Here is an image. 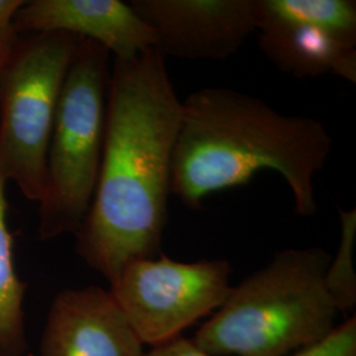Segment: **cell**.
<instances>
[{
    "label": "cell",
    "instance_id": "cell-11",
    "mask_svg": "<svg viewBox=\"0 0 356 356\" xmlns=\"http://www.w3.org/2000/svg\"><path fill=\"white\" fill-rule=\"evenodd\" d=\"M256 31L276 24L325 29L356 47L354 0H254Z\"/></svg>",
    "mask_w": 356,
    "mask_h": 356
},
{
    "label": "cell",
    "instance_id": "cell-14",
    "mask_svg": "<svg viewBox=\"0 0 356 356\" xmlns=\"http://www.w3.org/2000/svg\"><path fill=\"white\" fill-rule=\"evenodd\" d=\"M289 356H356V318H347L322 342Z\"/></svg>",
    "mask_w": 356,
    "mask_h": 356
},
{
    "label": "cell",
    "instance_id": "cell-12",
    "mask_svg": "<svg viewBox=\"0 0 356 356\" xmlns=\"http://www.w3.org/2000/svg\"><path fill=\"white\" fill-rule=\"evenodd\" d=\"M7 179L0 173V356H26L24 293L13 261V239L7 227Z\"/></svg>",
    "mask_w": 356,
    "mask_h": 356
},
{
    "label": "cell",
    "instance_id": "cell-15",
    "mask_svg": "<svg viewBox=\"0 0 356 356\" xmlns=\"http://www.w3.org/2000/svg\"><path fill=\"white\" fill-rule=\"evenodd\" d=\"M24 0H0V69L7 63L16 42L17 33L13 29V16Z\"/></svg>",
    "mask_w": 356,
    "mask_h": 356
},
{
    "label": "cell",
    "instance_id": "cell-2",
    "mask_svg": "<svg viewBox=\"0 0 356 356\" xmlns=\"http://www.w3.org/2000/svg\"><path fill=\"white\" fill-rule=\"evenodd\" d=\"M331 148L330 132L317 119L281 114L238 90L204 88L182 101L170 194L200 210L210 194L245 185L270 169L291 188L296 213L314 216V177Z\"/></svg>",
    "mask_w": 356,
    "mask_h": 356
},
{
    "label": "cell",
    "instance_id": "cell-7",
    "mask_svg": "<svg viewBox=\"0 0 356 356\" xmlns=\"http://www.w3.org/2000/svg\"><path fill=\"white\" fill-rule=\"evenodd\" d=\"M156 49L181 60H226L256 31L254 0H132Z\"/></svg>",
    "mask_w": 356,
    "mask_h": 356
},
{
    "label": "cell",
    "instance_id": "cell-6",
    "mask_svg": "<svg viewBox=\"0 0 356 356\" xmlns=\"http://www.w3.org/2000/svg\"><path fill=\"white\" fill-rule=\"evenodd\" d=\"M227 260L181 263L164 254L123 269L110 292L143 344L164 343L226 302L232 286Z\"/></svg>",
    "mask_w": 356,
    "mask_h": 356
},
{
    "label": "cell",
    "instance_id": "cell-1",
    "mask_svg": "<svg viewBox=\"0 0 356 356\" xmlns=\"http://www.w3.org/2000/svg\"><path fill=\"white\" fill-rule=\"evenodd\" d=\"M182 101L151 48L116 60L106 98L102 161L76 254L110 286L128 264L163 254L170 173Z\"/></svg>",
    "mask_w": 356,
    "mask_h": 356
},
{
    "label": "cell",
    "instance_id": "cell-10",
    "mask_svg": "<svg viewBox=\"0 0 356 356\" xmlns=\"http://www.w3.org/2000/svg\"><path fill=\"white\" fill-rule=\"evenodd\" d=\"M259 45L270 63L296 78L341 76L356 82V47L325 29L276 24L259 29Z\"/></svg>",
    "mask_w": 356,
    "mask_h": 356
},
{
    "label": "cell",
    "instance_id": "cell-13",
    "mask_svg": "<svg viewBox=\"0 0 356 356\" xmlns=\"http://www.w3.org/2000/svg\"><path fill=\"white\" fill-rule=\"evenodd\" d=\"M342 220V241L338 254L331 259L325 273V285L338 312L350 313L356 305V277L353 267L355 242V210L339 211Z\"/></svg>",
    "mask_w": 356,
    "mask_h": 356
},
{
    "label": "cell",
    "instance_id": "cell-16",
    "mask_svg": "<svg viewBox=\"0 0 356 356\" xmlns=\"http://www.w3.org/2000/svg\"><path fill=\"white\" fill-rule=\"evenodd\" d=\"M143 356H209L201 351L191 339L182 338L181 335L164 343L153 346L152 350Z\"/></svg>",
    "mask_w": 356,
    "mask_h": 356
},
{
    "label": "cell",
    "instance_id": "cell-9",
    "mask_svg": "<svg viewBox=\"0 0 356 356\" xmlns=\"http://www.w3.org/2000/svg\"><path fill=\"white\" fill-rule=\"evenodd\" d=\"M17 35L65 32L88 38L113 53L116 60H131L156 47L152 29L129 3L120 0H31L13 20Z\"/></svg>",
    "mask_w": 356,
    "mask_h": 356
},
{
    "label": "cell",
    "instance_id": "cell-4",
    "mask_svg": "<svg viewBox=\"0 0 356 356\" xmlns=\"http://www.w3.org/2000/svg\"><path fill=\"white\" fill-rule=\"evenodd\" d=\"M110 51L76 41L51 129L47 185L38 209L42 241L76 234L89 213L102 161Z\"/></svg>",
    "mask_w": 356,
    "mask_h": 356
},
{
    "label": "cell",
    "instance_id": "cell-3",
    "mask_svg": "<svg viewBox=\"0 0 356 356\" xmlns=\"http://www.w3.org/2000/svg\"><path fill=\"white\" fill-rule=\"evenodd\" d=\"M330 260L321 247L279 251L232 286L193 343L209 356H289L322 342L339 313L325 285Z\"/></svg>",
    "mask_w": 356,
    "mask_h": 356
},
{
    "label": "cell",
    "instance_id": "cell-8",
    "mask_svg": "<svg viewBox=\"0 0 356 356\" xmlns=\"http://www.w3.org/2000/svg\"><path fill=\"white\" fill-rule=\"evenodd\" d=\"M114 296L101 286L65 289L51 302L41 356H143Z\"/></svg>",
    "mask_w": 356,
    "mask_h": 356
},
{
    "label": "cell",
    "instance_id": "cell-5",
    "mask_svg": "<svg viewBox=\"0 0 356 356\" xmlns=\"http://www.w3.org/2000/svg\"><path fill=\"white\" fill-rule=\"evenodd\" d=\"M78 38L65 32L19 35L0 69V173L40 202L54 116Z\"/></svg>",
    "mask_w": 356,
    "mask_h": 356
}]
</instances>
